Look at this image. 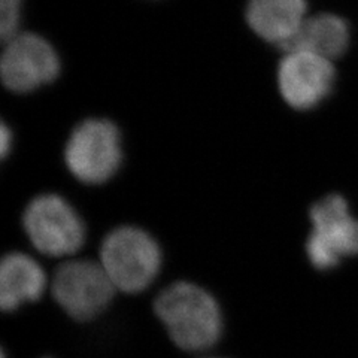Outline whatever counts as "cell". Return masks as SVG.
Wrapping results in <instances>:
<instances>
[{"instance_id": "obj_9", "label": "cell", "mask_w": 358, "mask_h": 358, "mask_svg": "<svg viewBox=\"0 0 358 358\" xmlns=\"http://www.w3.org/2000/svg\"><path fill=\"white\" fill-rule=\"evenodd\" d=\"M309 17L308 0H248L246 24L263 41L285 50Z\"/></svg>"}, {"instance_id": "obj_13", "label": "cell", "mask_w": 358, "mask_h": 358, "mask_svg": "<svg viewBox=\"0 0 358 358\" xmlns=\"http://www.w3.org/2000/svg\"><path fill=\"white\" fill-rule=\"evenodd\" d=\"M10 147H13V131L3 124L0 129V152H2V157L8 155Z\"/></svg>"}, {"instance_id": "obj_1", "label": "cell", "mask_w": 358, "mask_h": 358, "mask_svg": "<svg viewBox=\"0 0 358 358\" xmlns=\"http://www.w3.org/2000/svg\"><path fill=\"white\" fill-rule=\"evenodd\" d=\"M154 313L172 342L187 352H205L222 334V313L215 297L193 282L178 281L162 289Z\"/></svg>"}, {"instance_id": "obj_14", "label": "cell", "mask_w": 358, "mask_h": 358, "mask_svg": "<svg viewBox=\"0 0 358 358\" xmlns=\"http://www.w3.org/2000/svg\"><path fill=\"white\" fill-rule=\"evenodd\" d=\"M208 358H220V357H208Z\"/></svg>"}, {"instance_id": "obj_11", "label": "cell", "mask_w": 358, "mask_h": 358, "mask_svg": "<svg viewBox=\"0 0 358 358\" xmlns=\"http://www.w3.org/2000/svg\"><path fill=\"white\" fill-rule=\"evenodd\" d=\"M351 39V26L343 17L334 13L309 14L284 51L300 50L334 62L350 50Z\"/></svg>"}, {"instance_id": "obj_2", "label": "cell", "mask_w": 358, "mask_h": 358, "mask_svg": "<svg viewBox=\"0 0 358 358\" xmlns=\"http://www.w3.org/2000/svg\"><path fill=\"white\" fill-rule=\"evenodd\" d=\"M99 262L117 291L138 294L150 288L159 276L163 255L159 242L148 231L121 226L105 236Z\"/></svg>"}, {"instance_id": "obj_5", "label": "cell", "mask_w": 358, "mask_h": 358, "mask_svg": "<svg viewBox=\"0 0 358 358\" xmlns=\"http://www.w3.org/2000/svg\"><path fill=\"white\" fill-rule=\"evenodd\" d=\"M22 227L31 245L48 257H69L85 243V224L59 194H39L26 206Z\"/></svg>"}, {"instance_id": "obj_8", "label": "cell", "mask_w": 358, "mask_h": 358, "mask_svg": "<svg viewBox=\"0 0 358 358\" xmlns=\"http://www.w3.org/2000/svg\"><path fill=\"white\" fill-rule=\"evenodd\" d=\"M336 80L334 62L300 50L285 51L276 71L279 94L296 110L318 108L333 93Z\"/></svg>"}, {"instance_id": "obj_3", "label": "cell", "mask_w": 358, "mask_h": 358, "mask_svg": "<svg viewBox=\"0 0 358 358\" xmlns=\"http://www.w3.org/2000/svg\"><path fill=\"white\" fill-rule=\"evenodd\" d=\"M309 220L306 255L317 271H331L345 259L358 257V218L343 196L331 193L315 201Z\"/></svg>"}, {"instance_id": "obj_7", "label": "cell", "mask_w": 358, "mask_h": 358, "mask_svg": "<svg viewBox=\"0 0 358 358\" xmlns=\"http://www.w3.org/2000/svg\"><path fill=\"white\" fill-rule=\"evenodd\" d=\"M62 69L60 55L43 36L30 31L5 42L0 57V78L14 93H30L57 80Z\"/></svg>"}, {"instance_id": "obj_4", "label": "cell", "mask_w": 358, "mask_h": 358, "mask_svg": "<svg viewBox=\"0 0 358 358\" xmlns=\"http://www.w3.org/2000/svg\"><path fill=\"white\" fill-rule=\"evenodd\" d=\"M121 162V133L109 120L88 118L81 121L66 142V167L84 184L108 182L118 172Z\"/></svg>"}, {"instance_id": "obj_10", "label": "cell", "mask_w": 358, "mask_h": 358, "mask_svg": "<svg viewBox=\"0 0 358 358\" xmlns=\"http://www.w3.org/2000/svg\"><path fill=\"white\" fill-rule=\"evenodd\" d=\"M48 279L42 266L22 252H9L0 264V308L14 312L29 301H38Z\"/></svg>"}, {"instance_id": "obj_6", "label": "cell", "mask_w": 358, "mask_h": 358, "mask_svg": "<svg viewBox=\"0 0 358 358\" xmlns=\"http://www.w3.org/2000/svg\"><path fill=\"white\" fill-rule=\"evenodd\" d=\"M115 285L100 262L67 260L55 268L51 294L71 318L87 322L105 312L115 296Z\"/></svg>"}, {"instance_id": "obj_12", "label": "cell", "mask_w": 358, "mask_h": 358, "mask_svg": "<svg viewBox=\"0 0 358 358\" xmlns=\"http://www.w3.org/2000/svg\"><path fill=\"white\" fill-rule=\"evenodd\" d=\"M21 10L22 0H0V36L3 42L20 33Z\"/></svg>"}]
</instances>
